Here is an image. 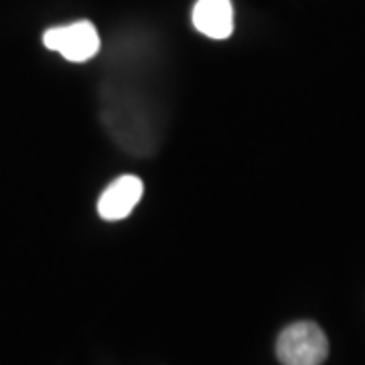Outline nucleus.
<instances>
[{
  "label": "nucleus",
  "mask_w": 365,
  "mask_h": 365,
  "mask_svg": "<svg viewBox=\"0 0 365 365\" xmlns=\"http://www.w3.org/2000/svg\"><path fill=\"white\" fill-rule=\"evenodd\" d=\"M276 355L282 365H323L329 355V339L317 323L299 321L278 335Z\"/></svg>",
  "instance_id": "nucleus-1"
},
{
  "label": "nucleus",
  "mask_w": 365,
  "mask_h": 365,
  "mask_svg": "<svg viewBox=\"0 0 365 365\" xmlns=\"http://www.w3.org/2000/svg\"><path fill=\"white\" fill-rule=\"evenodd\" d=\"M43 43L47 49L61 53L67 61L83 63L100 51V35L90 21H78L66 26H53L45 31Z\"/></svg>",
  "instance_id": "nucleus-2"
},
{
  "label": "nucleus",
  "mask_w": 365,
  "mask_h": 365,
  "mask_svg": "<svg viewBox=\"0 0 365 365\" xmlns=\"http://www.w3.org/2000/svg\"><path fill=\"white\" fill-rule=\"evenodd\" d=\"M144 185L138 177L134 175H124L118 177L116 181L108 185L104 193L100 195L98 201V213L106 222H120L128 217L132 209L138 205L143 197Z\"/></svg>",
  "instance_id": "nucleus-3"
},
{
  "label": "nucleus",
  "mask_w": 365,
  "mask_h": 365,
  "mask_svg": "<svg viewBox=\"0 0 365 365\" xmlns=\"http://www.w3.org/2000/svg\"><path fill=\"white\" fill-rule=\"evenodd\" d=\"M193 25L209 39H227L234 33V9L230 0H197Z\"/></svg>",
  "instance_id": "nucleus-4"
}]
</instances>
